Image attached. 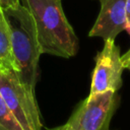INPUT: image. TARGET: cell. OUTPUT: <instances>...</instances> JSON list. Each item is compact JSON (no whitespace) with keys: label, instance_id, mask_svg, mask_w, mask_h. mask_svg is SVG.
Here are the masks:
<instances>
[{"label":"cell","instance_id":"obj_8","mask_svg":"<svg viewBox=\"0 0 130 130\" xmlns=\"http://www.w3.org/2000/svg\"><path fill=\"white\" fill-rule=\"evenodd\" d=\"M0 130H22L0 93Z\"/></svg>","mask_w":130,"mask_h":130},{"label":"cell","instance_id":"obj_1","mask_svg":"<svg viewBox=\"0 0 130 130\" xmlns=\"http://www.w3.org/2000/svg\"><path fill=\"white\" fill-rule=\"evenodd\" d=\"M32 16L42 54L73 57L78 39L62 9L61 0H22Z\"/></svg>","mask_w":130,"mask_h":130},{"label":"cell","instance_id":"obj_13","mask_svg":"<svg viewBox=\"0 0 130 130\" xmlns=\"http://www.w3.org/2000/svg\"><path fill=\"white\" fill-rule=\"evenodd\" d=\"M125 30L129 34V36H130V24H127L126 25V27H125Z\"/></svg>","mask_w":130,"mask_h":130},{"label":"cell","instance_id":"obj_6","mask_svg":"<svg viewBox=\"0 0 130 130\" xmlns=\"http://www.w3.org/2000/svg\"><path fill=\"white\" fill-rule=\"evenodd\" d=\"M101 10L88 32L89 37H100L104 41L114 40L125 29L126 0H100Z\"/></svg>","mask_w":130,"mask_h":130},{"label":"cell","instance_id":"obj_2","mask_svg":"<svg viewBox=\"0 0 130 130\" xmlns=\"http://www.w3.org/2000/svg\"><path fill=\"white\" fill-rule=\"evenodd\" d=\"M2 11L10 30L15 72L25 85L35 89L42 53L32 16L21 3L4 8Z\"/></svg>","mask_w":130,"mask_h":130},{"label":"cell","instance_id":"obj_7","mask_svg":"<svg viewBox=\"0 0 130 130\" xmlns=\"http://www.w3.org/2000/svg\"><path fill=\"white\" fill-rule=\"evenodd\" d=\"M0 70L16 71V66L11 49L10 30L1 8H0Z\"/></svg>","mask_w":130,"mask_h":130},{"label":"cell","instance_id":"obj_3","mask_svg":"<svg viewBox=\"0 0 130 130\" xmlns=\"http://www.w3.org/2000/svg\"><path fill=\"white\" fill-rule=\"evenodd\" d=\"M0 93L22 130H42L35 89L25 85L15 71L0 70Z\"/></svg>","mask_w":130,"mask_h":130},{"label":"cell","instance_id":"obj_9","mask_svg":"<svg viewBox=\"0 0 130 130\" xmlns=\"http://www.w3.org/2000/svg\"><path fill=\"white\" fill-rule=\"evenodd\" d=\"M20 3V0H0V8H8L11 6H15Z\"/></svg>","mask_w":130,"mask_h":130},{"label":"cell","instance_id":"obj_4","mask_svg":"<svg viewBox=\"0 0 130 130\" xmlns=\"http://www.w3.org/2000/svg\"><path fill=\"white\" fill-rule=\"evenodd\" d=\"M118 106L117 91L89 94L79 104L66 124L71 130H109Z\"/></svg>","mask_w":130,"mask_h":130},{"label":"cell","instance_id":"obj_12","mask_svg":"<svg viewBox=\"0 0 130 130\" xmlns=\"http://www.w3.org/2000/svg\"><path fill=\"white\" fill-rule=\"evenodd\" d=\"M48 130H71V129L69 128V126L67 124H64V125L57 126V127H54V128H51V129H48Z\"/></svg>","mask_w":130,"mask_h":130},{"label":"cell","instance_id":"obj_10","mask_svg":"<svg viewBox=\"0 0 130 130\" xmlns=\"http://www.w3.org/2000/svg\"><path fill=\"white\" fill-rule=\"evenodd\" d=\"M121 61H122V64L124 66V68L130 70V49L124 55L121 56Z\"/></svg>","mask_w":130,"mask_h":130},{"label":"cell","instance_id":"obj_11","mask_svg":"<svg viewBox=\"0 0 130 130\" xmlns=\"http://www.w3.org/2000/svg\"><path fill=\"white\" fill-rule=\"evenodd\" d=\"M126 18L127 23L130 24V0H126Z\"/></svg>","mask_w":130,"mask_h":130},{"label":"cell","instance_id":"obj_5","mask_svg":"<svg viewBox=\"0 0 130 130\" xmlns=\"http://www.w3.org/2000/svg\"><path fill=\"white\" fill-rule=\"evenodd\" d=\"M124 69L120 48L115 44L114 40L105 41L103 50L95 57L89 94L108 90L118 91L122 86V73Z\"/></svg>","mask_w":130,"mask_h":130}]
</instances>
